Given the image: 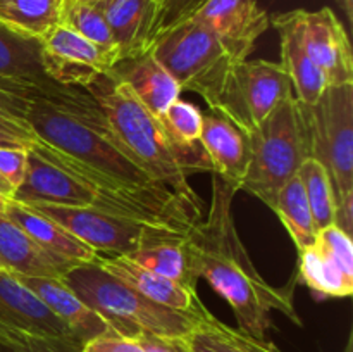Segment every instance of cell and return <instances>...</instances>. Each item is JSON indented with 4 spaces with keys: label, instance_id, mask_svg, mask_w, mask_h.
I'll list each match as a JSON object with an SVG mask.
<instances>
[{
    "label": "cell",
    "instance_id": "cell-1",
    "mask_svg": "<svg viewBox=\"0 0 353 352\" xmlns=\"http://www.w3.org/2000/svg\"><path fill=\"white\" fill-rule=\"evenodd\" d=\"M26 121L37 135L31 150L103 193L147 207L185 233L202 217V206L188 202L155 182L109 137L78 117L47 104L31 102Z\"/></svg>",
    "mask_w": 353,
    "mask_h": 352
},
{
    "label": "cell",
    "instance_id": "cell-2",
    "mask_svg": "<svg viewBox=\"0 0 353 352\" xmlns=\"http://www.w3.org/2000/svg\"><path fill=\"white\" fill-rule=\"evenodd\" d=\"M236 190L212 176V197L203 221L186 233L192 275L205 278L226 300L236 317L238 330L264 338L272 326V311L302 324L293 306V280L286 286H271L252 262L233 216Z\"/></svg>",
    "mask_w": 353,
    "mask_h": 352
},
{
    "label": "cell",
    "instance_id": "cell-3",
    "mask_svg": "<svg viewBox=\"0 0 353 352\" xmlns=\"http://www.w3.org/2000/svg\"><path fill=\"white\" fill-rule=\"evenodd\" d=\"M86 90L102 109L114 144L155 182L188 202L202 206L188 176L212 171L207 154L193 155L179 150L161 121L137 99L126 83L102 75Z\"/></svg>",
    "mask_w": 353,
    "mask_h": 352
},
{
    "label": "cell",
    "instance_id": "cell-4",
    "mask_svg": "<svg viewBox=\"0 0 353 352\" xmlns=\"http://www.w3.org/2000/svg\"><path fill=\"white\" fill-rule=\"evenodd\" d=\"M62 282L88 307L100 314L117 335L137 338L147 331L164 337H188L203 316L161 306L147 299L110 275L97 262L76 264L65 273Z\"/></svg>",
    "mask_w": 353,
    "mask_h": 352
},
{
    "label": "cell",
    "instance_id": "cell-5",
    "mask_svg": "<svg viewBox=\"0 0 353 352\" xmlns=\"http://www.w3.org/2000/svg\"><path fill=\"white\" fill-rule=\"evenodd\" d=\"M248 144L250 161L240 190L257 197L272 209L281 186L296 176L300 166L312 157L303 104L295 95L283 100L248 133Z\"/></svg>",
    "mask_w": 353,
    "mask_h": 352
},
{
    "label": "cell",
    "instance_id": "cell-6",
    "mask_svg": "<svg viewBox=\"0 0 353 352\" xmlns=\"http://www.w3.org/2000/svg\"><path fill=\"white\" fill-rule=\"evenodd\" d=\"M150 50L179 83L214 106L233 59L214 31L193 17L161 31Z\"/></svg>",
    "mask_w": 353,
    "mask_h": 352
},
{
    "label": "cell",
    "instance_id": "cell-7",
    "mask_svg": "<svg viewBox=\"0 0 353 352\" xmlns=\"http://www.w3.org/2000/svg\"><path fill=\"white\" fill-rule=\"evenodd\" d=\"M312 157L326 168L336 209L353 206V83L330 85L305 106Z\"/></svg>",
    "mask_w": 353,
    "mask_h": 352
},
{
    "label": "cell",
    "instance_id": "cell-8",
    "mask_svg": "<svg viewBox=\"0 0 353 352\" xmlns=\"http://www.w3.org/2000/svg\"><path fill=\"white\" fill-rule=\"evenodd\" d=\"M292 95V79L281 62L245 59L233 62L228 69L216 102L209 110L223 114L245 133H250Z\"/></svg>",
    "mask_w": 353,
    "mask_h": 352
},
{
    "label": "cell",
    "instance_id": "cell-9",
    "mask_svg": "<svg viewBox=\"0 0 353 352\" xmlns=\"http://www.w3.org/2000/svg\"><path fill=\"white\" fill-rule=\"evenodd\" d=\"M26 206L61 224L100 255H128L159 235L178 233L128 217L114 216L92 207L52 206V204H26Z\"/></svg>",
    "mask_w": 353,
    "mask_h": 352
},
{
    "label": "cell",
    "instance_id": "cell-10",
    "mask_svg": "<svg viewBox=\"0 0 353 352\" xmlns=\"http://www.w3.org/2000/svg\"><path fill=\"white\" fill-rule=\"evenodd\" d=\"M10 199L21 204L92 207L123 217L131 211L128 202L107 195L92 183L71 175L64 168H59L31 148H28V164L23 182L14 190Z\"/></svg>",
    "mask_w": 353,
    "mask_h": 352
},
{
    "label": "cell",
    "instance_id": "cell-11",
    "mask_svg": "<svg viewBox=\"0 0 353 352\" xmlns=\"http://www.w3.org/2000/svg\"><path fill=\"white\" fill-rule=\"evenodd\" d=\"M40 41L45 75L59 85L86 90L117 64L116 52L99 47L62 23Z\"/></svg>",
    "mask_w": 353,
    "mask_h": 352
},
{
    "label": "cell",
    "instance_id": "cell-12",
    "mask_svg": "<svg viewBox=\"0 0 353 352\" xmlns=\"http://www.w3.org/2000/svg\"><path fill=\"white\" fill-rule=\"evenodd\" d=\"M300 254V280L317 297H348L353 292L350 235L331 224L317 231L314 245Z\"/></svg>",
    "mask_w": 353,
    "mask_h": 352
},
{
    "label": "cell",
    "instance_id": "cell-13",
    "mask_svg": "<svg viewBox=\"0 0 353 352\" xmlns=\"http://www.w3.org/2000/svg\"><path fill=\"white\" fill-rule=\"evenodd\" d=\"M192 17L216 33L234 62L245 61L271 26L255 0H207Z\"/></svg>",
    "mask_w": 353,
    "mask_h": 352
},
{
    "label": "cell",
    "instance_id": "cell-14",
    "mask_svg": "<svg viewBox=\"0 0 353 352\" xmlns=\"http://www.w3.org/2000/svg\"><path fill=\"white\" fill-rule=\"evenodd\" d=\"M302 37L307 54L326 76L327 85L353 83L350 38L330 7L302 9Z\"/></svg>",
    "mask_w": 353,
    "mask_h": 352
},
{
    "label": "cell",
    "instance_id": "cell-15",
    "mask_svg": "<svg viewBox=\"0 0 353 352\" xmlns=\"http://www.w3.org/2000/svg\"><path fill=\"white\" fill-rule=\"evenodd\" d=\"M0 326L38 337L79 342L37 293L3 268H0Z\"/></svg>",
    "mask_w": 353,
    "mask_h": 352
},
{
    "label": "cell",
    "instance_id": "cell-16",
    "mask_svg": "<svg viewBox=\"0 0 353 352\" xmlns=\"http://www.w3.org/2000/svg\"><path fill=\"white\" fill-rule=\"evenodd\" d=\"M93 6L109 24L119 61L150 50L161 0H100Z\"/></svg>",
    "mask_w": 353,
    "mask_h": 352
},
{
    "label": "cell",
    "instance_id": "cell-17",
    "mask_svg": "<svg viewBox=\"0 0 353 352\" xmlns=\"http://www.w3.org/2000/svg\"><path fill=\"white\" fill-rule=\"evenodd\" d=\"M200 144L209 157L214 175L219 176L238 192L250 161L248 133L231 123L223 114L209 110L203 113Z\"/></svg>",
    "mask_w": 353,
    "mask_h": 352
},
{
    "label": "cell",
    "instance_id": "cell-18",
    "mask_svg": "<svg viewBox=\"0 0 353 352\" xmlns=\"http://www.w3.org/2000/svg\"><path fill=\"white\" fill-rule=\"evenodd\" d=\"M271 24L279 33L281 64L292 79L293 95L299 102L312 106L330 85L303 45L302 9L272 16Z\"/></svg>",
    "mask_w": 353,
    "mask_h": 352
},
{
    "label": "cell",
    "instance_id": "cell-19",
    "mask_svg": "<svg viewBox=\"0 0 353 352\" xmlns=\"http://www.w3.org/2000/svg\"><path fill=\"white\" fill-rule=\"evenodd\" d=\"M97 264L102 266L105 271L119 278L131 289L140 292L147 299L161 304V306L171 307V309L183 311V313H192L203 316L209 313L202 300L196 295V290L188 289L181 283L169 280L165 276L157 275L150 269L141 268L140 264L128 259L126 255H100L97 259Z\"/></svg>",
    "mask_w": 353,
    "mask_h": 352
},
{
    "label": "cell",
    "instance_id": "cell-20",
    "mask_svg": "<svg viewBox=\"0 0 353 352\" xmlns=\"http://www.w3.org/2000/svg\"><path fill=\"white\" fill-rule=\"evenodd\" d=\"M12 275L31 292L37 293L50 307L52 313L68 324V328L81 342V345L97 337H103V335H117L114 328L97 311L86 306L62 280L45 278V276H24L16 275V273Z\"/></svg>",
    "mask_w": 353,
    "mask_h": 352
},
{
    "label": "cell",
    "instance_id": "cell-21",
    "mask_svg": "<svg viewBox=\"0 0 353 352\" xmlns=\"http://www.w3.org/2000/svg\"><path fill=\"white\" fill-rule=\"evenodd\" d=\"M117 81H123L133 90L137 99L161 119L169 106L181 95V86L171 72L161 64L154 52L147 50L138 57L119 61L109 72Z\"/></svg>",
    "mask_w": 353,
    "mask_h": 352
},
{
    "label": "cell",
    "instance_id": "cell-22",
    "mask_svg": "<svg viewBox=\"0 0 353 352\" xmlns=\"http://www.w3.org/2000/svg\"><path fill=\"white\" fill-rule=\"evenodd\" d=\"M0 266L16 275L64 280L74 264L57 259L40 247L26 231L0 213Z\"/></svg>",
    "mask_w": 353,
    "mask_h": 352
},
{
    "label": "cell",
    "instance_id": "cell-23",
    "mask_svg": "<svg viewBox=\"0 0 353 352\" xmlns=\"http://www.w3.org/2000/svg\"><path fill=\"white\" fill-rule=\"evenodd\" d=\"M9 219H12L23 231H26L43 251L55 255L71 264H86V262H97L99 254L81 240L69 233L65 228L52 221L50 217L37 213L26 204L16 202L9 199L6 211H3Z\"/></svg>",
    "mask_w": 353,
    "mask_h": 352
},
{
    "label": "cell",
    "instance_id": "cell-24",
    "mask_svg": "<svg viewBox=\"0 0 353 352\" xmlns=\"http://www.w3.org/2000/svg\"><path fill=\"white\" fill-rule=\"evenodd\" d=\"M0 78L48 90L65 86L45 75L40 38L28 37L3 23H0Z\"/></svg>",
    "mask_w": 353,
    "mask_h": 352
},
{
    "label": "cell",
    "instance_id": "cell-25",
    "mask_svg": "<svg viewBox=\"0 0 353 352\" xmlns=\"http://www.w3.org/2000/svg\"><path fill=\"white\" fill-rule=\"evenodd\" d=\"M141 268L150 269L157 275L181 283L188 289L196 290L199 280L190 269V255L186 247V235L164 233L152 238L145 245L126 255Z\"/></svg>",
    "mask_w": 353,
    "mask_h": 352
},
{
    "label": "cell",
    "instance_id": "cell-26",
    "mask_svg": "<svg viewBox=\"0 0 353 352\" xmlns=\"http://www.w3.org/2000/svg\"><path fill=\"white\" fill-rule=\"evenodd\" d=\"M192 352H283L265 338H255L238 328L228 326L209 314L188 335Z\"/></svg>",
    "mask_w": 353,
    "mask_h": 352
},
{
    "label": "cell",
    "instance_id": "cell-27",
    "mask_svg": "<svg viewBox=\"0 0 353 352\" xmlns=\"http://www.w3.org/2000/svg\"><path fill=\"white\" fill-rule=\"evenodd\" d=\"M281 223L285 224L286 231L292 240L295 242L296 251L302 252L314 245L317 237V230L314 226L312 213H310L309 202H307L305 192H303L302 182L299 175L293 176L290 182L281 186L276 197V204L272 207Z\"/></svg>",
    "mask_w": 353,
    "mask_h": 352
},
{
    "label": "cell",
    "instance_id": "cell-28",
    "mask_svg": "<svg viewBox=\"0 0 353 352\" xmlns=\"http://www.w3.org/2000/svg\"><path fill=\"white\" fill-rule=\"evenodd\" d=\"M64 0H0V23L41 38L61 23Z\"/></svg>",
    "mask_w": 353,
    "mask_h": 352
},
{
    "label": "cell",
    "instance_id": "cell-29",
    "mask_svg": "<svg viewBox=\"0 0 353 352\" xmlns=\"http://www.w3.org/2000/svg\"><path fill=\"white\" fill-rule=\"evenodd\" d=\"M296 175L302 182L316 230L319 231L336 223V200L326 168L317 159L309 157L300 166Z\"/></svg>",
    "mask_w": 353,
    "mask_h": 352
},
{
    "label": "cell",
    "instance_id": "cell-30",
    "mask_svg": "<svg viewBox=\"0 0 353 352\" xmlns=\"http://www.w3.org/2000/svg\"><path fill=\"white\" fill-rule=\"evenodd\" d=\"M159 121L179 150L193 155L205 154L200 144L203 113H200L199 107L193 106L192 102L178 99L165 109Z\"/></svg>",
    "mask_w": 353,
    "mask_h": 352
},
{
    "label": "cell",
    "instance_id": "cell-31",
    "mask_svg": "<svg viewBox=\"0 0 353 352\" xmlns=\"http://www.w3.org/2000/svg\"><path fill=\"white\" fill-rule=\"evenodd\" d=\"M61 23L69 26L71 30H74L76 33H79L81 37H85L86 40L99 45V47L116 52L109 24H107L103 14L99 10V7L93 6V3H83L76 2V0H64ZM117 61H119V59H117Z\"/></svg>",
    "mask_w": 353,
    "mask_h": 352
},
{
    "label": "cell",
    "instance_id": "cell-32",
    "mask_svg": "<svg viewBox=\"0 0 353 352\" xmlns=\"http://www.w3.org/2000/svg\"><path fill=\"white\" fill-rule=\"evenodd\" d=\"M28 83L0 78V128L26 140H34V131L26 121L30 102L26 100Z\"/></svg>",
    "mask_w": 353,
    "mask_h": 352
},
{
    "label": "cell",
    "instance_id": "cell-33",
    "mask_svg": "<svg viewBox=\"0 0 353 352\" xmlns=\"http://www.w3.org/2000/svg\"><path fill=\"white\" fill-rule=\"evenodd\" d=\"M76 340L38 337L0 326V352H81Z\"/></svg>",
    "mask_w": 353,
    "mask_h": 352
},
{
    "label": "cell",
    "instance_id": "cell-34",
    "mask_svg": "<svg viewBox=\"0 0 353 352\" xmlns=\"http://www.w3.org/2000/svg\"><path fill=\"white\" fill-rule=\"evenodd\" d=\"M207 0H161L155 21V35L157 37L161 31L181 23V21L192 17Z\"/></svg>",
    "mask_w": 353,
    "mask_h": 352
},
{
    "label": "cell",
    "instance_id": "cell-35",
    "mask_svg": "<svg viewBox=\"0 0 353 352\" xmlns=\"http://www.w3.org/2000/svg\"><path fill=\"white\" fill-rule=\"evenodd\" d=\"M28 150L26 148H6L0 147V176L12 186L14 190L21 185L26 173Z\"/></svg>",
    "mask_w": 353,
    "mask_h": 352
},
{
    "label": "cell",
    "instance_id": "cell-36",
    "mask_svg": "<svg viewBox=\"0 0 353 352\" xmlns=\"http://www.w3.org/2000/svg\"><path fill=\"white\" fill-rule=\"evenodd\" d=\"M143 352H192L188 337H164V335L140 333L137 337Z\"/></svg>",
    "mask_w": 353,
    "mask_h": 352
},
{
    "label": "cell",
    "instance_id": "cell-37",
    "mask_svg": "<svg viewBox=\"0 0 353 352\" xmlns=\"http://www.w3.org/2000/svg\"><path fill=\"white\" fill-rule=\"evenodd\" d=\"M81 352H143L137 338L121 337V335H103L86 342Z\"/></svg>",
    "mask_w": 353,
    "mask_h": 352
},
{
    "label": "cell",
    "instance_id": "cell-38",
    "mask_svg": "<svg viewBox=\"0 0 353 352\" xmlns=\"http://www.w3.org/2000/svg\"><path fill=\"white\" fill-rule=\"evenodd\" d=\"M31 141L26 140V138L19 137L16 133H10V131H6L0 128V147L6 148H30Z\"/></svg>",
    "mask_w": 353,
    "mask_h": 352
},
{
    "label": "cell",
    "instance_id": "cell-39",
    "mask_svg": "<svg viewBox=\"0 0 353 352\" xmlns=\"http://www.w3.org/2000/svg\"><path fill=\"white\" fill-rule=\"evenodd\" d=\"M338 6L341 7V10L345 12L347 19L353 23V0H336Z\"/></svg>",
    "mask_w": 353,
    "mask_h": 352
},
{
    "label": "cell",
    "instance_id": "cell-40",
    "mask_svg": "<svg viewBox=\"0 0 353 352\" xmlns=\"http://www.w3.org/2000/svg\"><path fill=\"white\" fill-rule=\"evenodd\" d=\"M0 192L3 193V195H7L10 199V197H12V193H14V188L12 186L9 185V183L6 182V179L2 178V176H0Z\"/></svg>",
    "mask_w": 353,
    "mask_h": 352
},
{
    "label": "cell",
    "instance_id": "cell-41",
    "mask_svg": "<svg viewBox=\"0 0 353 352\" xmlns=\"http://www.w3.org/2000/svg\"><path fill=\"white\" fill-rule=\"evenodd\" d=\"M7 202H9V197L3 195V193L0 192V213H3V211H6Z\"/></svg>",
    "mask_w": 353,
    "mask_h": 352
},
{
    "label": "cell",
    "instance_id": "cell-42",
    "mask_svg": "<svg viewBox=\"0 0 353 352\" xmlns=\"http://www.w3.org/2000/svg\"><path fill=\"white\" fill-rule=\"evenodd\" d=\"M76 2H83V3H97L100 0H76Z\"/></svg>",
    "mask_w": 353,
    "mask_h": 352
},
{
    "label": "cell",
    "instance_id": "cell-43",
    "mask_svg": "<svg viewBox=\"0 0 353 352\" xmlns=\"http://www.w3.org/2000/svg\"><path fill=\"white\" fill-rule=\"evenodd\" d=\"M0 268H2V266H0Z\"/></svg>",
    "mask_w": 353,
    "mask_h": 352
}]
</instances>
